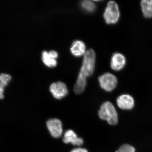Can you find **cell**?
Instances as JSON below:
<instances>
[{"mask_svg":"<svg viewBox=\"0 0 152 152\" xmlns=\"http://www.w3.org/2000/svg\"><path fill=\"white\" fill-rule=\"evenodd\" d=\"M50 89L54 97L57 99H63L68 94L66 86L61 82H58L52 84Z\"/></svg>","mask_w":152,"mask_h":152,"instance_id":"obj_5","label":"cell"},{"mask_svg":"<svg viewBox=\"0 0 152 152\" xmlns=\"http://www.w3.org/2000/svg\"><path fill=\"white\" fill-rule=\"evenodd\" d=\"M86 46L83 42L81 41H74L71 46L70 51L72 54L75 56H81L86 53Z\"/></svg>","mask_w":152,"mask_h":152,"instance_id":"obj_11","label":"cell"},{"mask_svg":"<svg viewBox=\"0 0 152 152\" xmlns=\"http://www.w3.org/2000/svg\"><path fill=\"white\" fill-rule=\"evenodd\" d=\"M71 152H88V151L86 149L83 148H77L72 150Z\"/></svg>","mask_w":152,"mask_h":152,"instance_id":"obj_18","label":"cell"},{"mask_svg":"<svg viewBox=\"0 0 152 152\" xmlns=\"http://www.w3.org/2000/svg\"><path fill=\"white\" fill-rule=\"evenodd\" d=\"M140 5L144 16L147 18H152V0H143Z\"/></svg>","mask_w":152,"mask_h":152,"instance_id":"obj_13","label":"cell"},{"mask_svg":"<svg viewBox=\"0 0 152 152\" xmlns=\"http://www.w3.org/2000/svg\"><path fill=\"white\" fill-rule=\"evenodd\" d=\"M101 119L107 121L109 124L115 125L118 122V115L113 105L109 102H105L101 106L99 111Z\"/></svg>","mask_w":152,"mask_h":152,"instance_id":"obj_1","label":"cell"},{"mask_svg":"<svg viewBox=\"0 0 152 152\" xmlns=\"http://www.w3.org/2000/svg\"><path fill=\"white\" fill-rule=\"evenodd\" d=\"M47 126L52 137L57 138L63 133L62 124L60 120L56 118L50 119L47 122Z\"/></svg>","mask_w":152,"mask_h":152,"instance_id":"obj_6","label":"cell"},{"mask_svg":"<svg viewBox=\"0 0 152 152\" xmlns=\"http://www.w3.org/2000/svg\"><path fill=\"white\" fill-rule=\"evenodd\" d=\"M100 86L102 88L107 92L113 91L118 84V79L113 74L106 73L99 78Z\"/></svg>","mask_w":152,"mask_h":152,"instance_id":"obj_4","label":"cell"},{"mask_svg":"<svg viewBox=\"0 0 152 152\" xmlns=\"http://www.w3.org/2000/svg\"><path fill=\"white\" fill-rule=\"evenodd\" d=\"M12 77L8 74L2 73L0 75V82L5 87L8 85Z\"/></svg>","mask_w":152,"mask_h":152,"instance_id":"obj_15","label":"cell"},{"mask_svg":"<svg viewBox=\"0 0 152 152\" xmlns=\"http://www.w3.org/2000/svg\"><path fill=\"white\" fill-rule=\"evenodd\" d=\"M103 17L108 24H114L119 20L120 17L119 9L118 4L114 1H110L106 7Z\"/></svg>","mask_w":152,"mask_h":152,"instance_id":"obj_3","label":"cell"},{"mask_svg":"<svg viewBox=\"0 0 152 152\" xmlns=\"http://www.w3.org/2000/svg\"><path fill=\"white\" fill-rule=\"evenodd\" d=\"M126 64V59L124 55L120 53H115L112 56L111 60V67L114 70H121Z\"/></svg>","mask_w":152,"mask_h":152,"instance_id":"obj_9","label":"cell"},{"mask_svg":"<svg viewBox=\"0 0 152 152\" xmlns=\"http://www.w3.org/2000/svg\"><path fill=\"white\" fill-rule=\"evenodd\" d=\"M63 142L66 144L72 143L74 145L81 146L83 144V140L78 137L76 133L72 130L66 131L63 138Z\"/></svg>","mask_w":152,"mask_h":152,"instance_id":"obj_10","label":"cell"},{"mask_svg":"<svg viewBox=\"0 0 152 152\" xmlns=\"http://www.w3.org/2000/svg\"><path fill=\"white\" fill-rule=\"evenodd\" d=\"M58 53L51 50L48 52L44 51L42 53V59L45 65L49 68H53L57 65L56 59L58 58Z\"/></svg>","mask_w":152,"mask_h":152,"instance_id":"obj_7","label":"cell"},{"mask_svg":"<svg viewBox=\"0 0 152 152\" xmlns=\"http://www.w3.org/2000/svg\"><path fill=\"white\" fill-rule=\"evenodd\" d=\"M4 86L3 85V84L0 82V99H2L4 97Z\"/></svg>","mask_w":152,"mask_h":152,"instance_id":"obj_17","label":"cell"},{"mask_svg":"<svg viewBox=\"0 0 152 152\" xmlns=\"http://www.w3.org/2000/svg\"><path fill=\"white\" fill-rule=\"evenodd\" d=\"M117 104L120 108L124 110H130L134 107V100L130 95L123 94L117 98Z\"/></svg>","mask_w":152,"mask_h":152,"instance_id":"obj_8","label":"cell"},{"mask_svg":"<svg viewBox=\"0 0 152 152\" xmlns=\"http://www.w3.org/2000/svg\"><path fill=\"white\" fill-rule=\"evenodd\" d=\"M116 152H135V149L130 145L125 144L120 147Z\"/></svg>","mask_w":152,"mask_h":152,"instance_id":"obj_16","label":"cell"},{"mask_svg":"<svg viewBox=\"0 0 152 152\" xmlns=\"http://www.w3.org/2000/svg\"><path fill=\"white\" fill-rule=\"evenodd\" d=\"M96 54L92 49H90L84 55L83 64L80 74L86 77L91 76L94 71Z\"/></svg>","mask_w":152,"mask_h":152,"instance_id":"obj_2","label":"cell"},{"mask_svg":"<svg viewBox=\"0 0 152 152\" xmlns=\"http://www.w3.org/2000/svg\"><path fill=\"white\" fill-rule=\"evenodd\" d=\"M81 5L82 7L85 10L89 12H93L96 9V5L92 1H89V0L83 1Z\"/></svg>","mask_w":152,"mask_h":152,"instance_id":"obj_14","label":"cell"},{"mask_svg":"<svg viewBox=\"0 0 152 152\" xmlns=\"http://www.w3.org/2000/svg\"><path fill=\"white\" fill-rule=\"evenodd\" d=\"M87 78L79 73L77 81L74 87V92L76 94H80L83 92L86 86Z\"/></svg>","mask_w":152,"mask_h":152,"instance_id":"obj_12","label":"cell"}]
</instances>
